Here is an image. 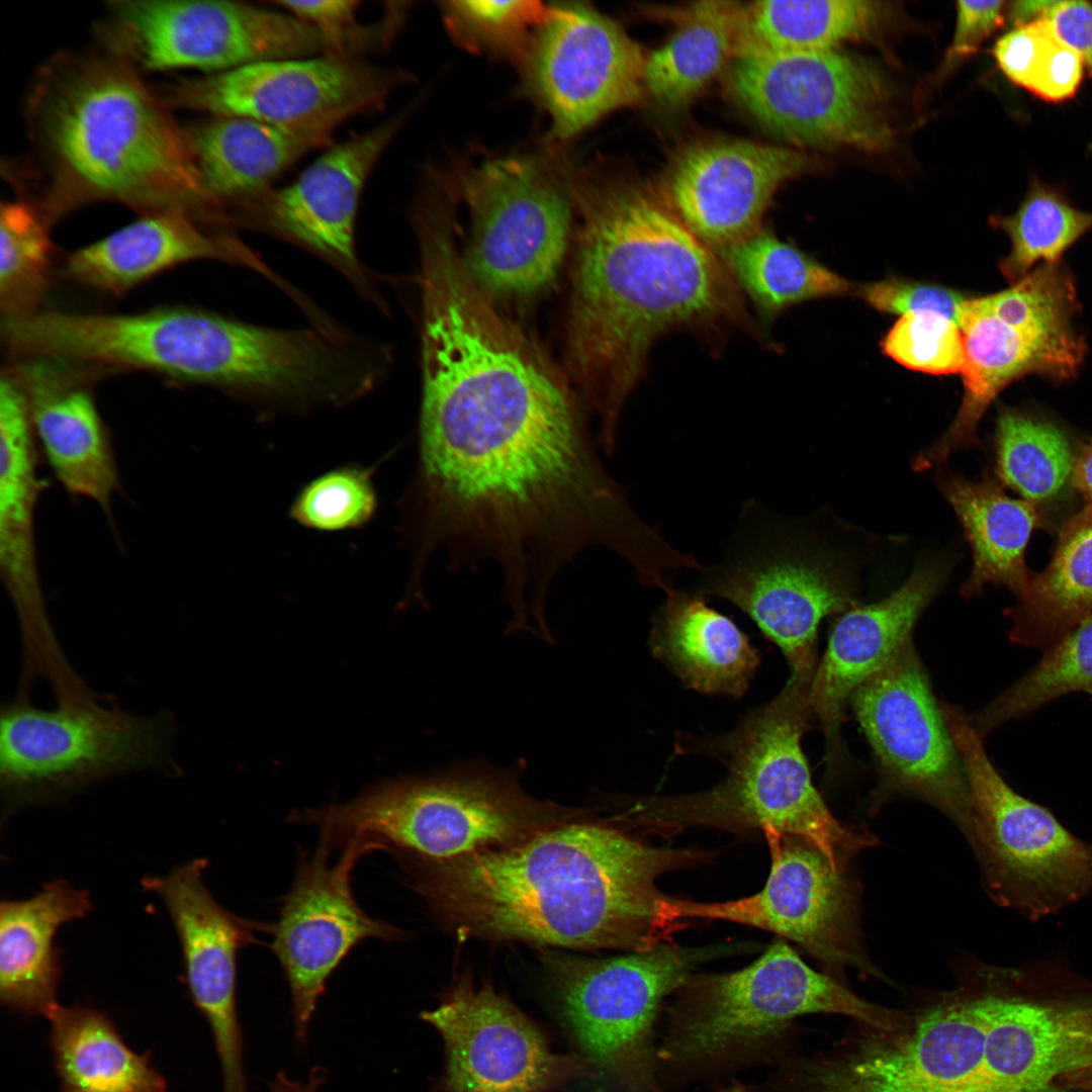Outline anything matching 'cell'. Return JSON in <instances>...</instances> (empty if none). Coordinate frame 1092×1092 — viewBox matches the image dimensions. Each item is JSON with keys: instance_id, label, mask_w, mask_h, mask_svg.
<instances>
[{"instance_id": "cell-1", "label": "cell", "mask_w": 1092, "mask_h": 1092, "mask_svg": "<svg viewBox=\"0 0 1092 1092\" xmlns=\"http://www.w3.org/2000/svg\"><path fill=\"white\" fill-rule=\"evenodd\" d=\"M580 224L567 328V365L598 441L613 454L624 404L655 342L677 329L754 333L722 258L671 208L632 186L567 181Z\"/></svg>"}, {"instance_id": "cell-2", "label": "cell", "mask_w": 1092, "mask_h": 1092, "mask_svg": "<svg viewBox=\"0 0 1092 1092\" xmlns=\"http://www.w3.org/2000/svg\"><path fill=\"white\" fill-rule=\"evenodd\" d=\"M703 853L597 823H558L507 846L429 862L418 887L460 938L641 951L685 924L656 882Z\"/></svg>"}, {"instance_id": "cell-3", "label": "cell", "mask_w": 1092, "mask_h": 1092, "mask_svg": "<svg viewBox=\"0 0 1092 1092\" xmlns=\"http://www.w3.org/2000/svg\"><path fill=\"white\" fill-rule=\"evenodd\" d=\"M167 105L113 51L50 64L29 106L49 176L39 206L49 222L86 203L112 201L210 225L186 129Z\"/></svg>"}, {"instance_id": "cell-4", "label": "cell", "mask_w": 1092, "mask_h": 1092, "mask_svg": "<svg viewBox=\"0 0 1092 1092\" xmlns=\"http://www.w3.org/2000/svg\"><path fill=\"white\" fill-rule=\"evenodd\" d=\"M674 995L657 1046L662 1092L776 1067L795 1054V1021L803 1015H844L880 1032L904 1020L814 971L781 939L741 970L692 974Z\"/></svg>"}, {"instance_id": "cell-5", "label": "cell", "mask_w": 1092, "mask_h": 1092, "mask_svg": "<svg viewBox=\"0 0 1092 1092\" xmlns=\"http://www.w3.org/2000/svg\"><path fill=\"white\" fill-rule=\"evenodd\" d=\"M809 692V685L791 677L769 703L715 740L710 751L727 767L720 784L704 792L639 800L625 819L665 832L705 826L793 835L814 845L842 873L851 855L875 841L836 820L813 786L801 746L813 715Z\"/></svg>"}, {"instance_id": "cell-6", "label": "cell", "mask_w": 1092, "mask_h": 1092, "mask_svg": "<svg viewBox=\"0 0 1092 1092\" xmlns=\"http://www.w3.org/2000/svg\"><path fill=\"white\" fill-rule=\"evenodd\" d=\"M560 812L528 797L509 775L466 765L387 780L289 819L316 825L332 850L358 841L440 862L524 840L559 821Z\"/></svg>"}, {"instance_id": "cell-7", "label": "cell", "mask_w": 1092, "mask_h": 1092, "mask_svg": "<svg viewBox=\"0 0 1092 1092\" xmlns=\"http://www.w3.org/2000/svg\"><path fill=\"white\" fill-rule=\"evenodd\" d=\"M170 712L138 716L113 698L37 708L16 697L0 710L3 810L56 803L101 781L145 769L177 775Z\"/></svg>"}, {"instance_id": "cell-8", "label": "cell", "mask_w": 1092, "mask_h": 1092, "mask_svg": "<svg viewBox=\"0 0 1092 1092\" xmlns=\"http://www.w3.org/2000/svg\"><path fill=\"white\" fill-rule=\"evenodd\" d=\"M720 948L664 943L604 960L556 964L561 1021L602 1092H662L656 1026L663 1003Z\"/></svg>"}, {"instance_id": "cell-9", "label": "cell", "mask_w": 1092, "mask_h": 1092, "mask_svg": "<svg viewBox=\"0 0 1092 1092\" xmlns=\"http://www.w3.org/2000/svg\"><path fill=\"white\" fill-rule=\"evenodd\" d=\"M791 526L762 504L747 502L720 558L697 571L693 592L747 614L780 647L791 677L810 685L820 622L846 611L853 599L843 572Z\"/></svg>"}, {"instance_id": "cell-10", "label": "cell", "mask_w": 1092, "mask_h": 1092, "mask_svg": "<svg viewBox=\"0 0 1092 1092\" xmlns=\"http://www.w3.org/2000/svg\"><path fill=\"white\" fill-rule=\"evenodd\" d=\"M940 709L966 776L971 833L998 898L1031 914L1076 900L1092 887V850L1045 808L1025 799L990 761L983 737L958 708Z\"/></svg>"}, {"instance_id": "cell-11", "label": "cell", "mask_w": 1092, "mask_h": 1092, "mask_svg": "<svg viewBox=\"0 0 1092 1092\" xmlns=\"http://www.w3.org/2000/svg\"><path fill=\"white\" fill-rule=\"evenodd\" d=\"M730 87L760 124L794 144L881 151L893 141L880 75L837 50L736 56Z\"/></svg>"}, {"instance_id": "cell-12", "label": "cell", "mask_w": 1092, "mask_h": 1092, "mask_svg": "<svg viewBox=\"0 0 1092 1092\" xmlns=\"http://www.w3.org/2000/svg\"><path fill=\"white\" fill-rule=\"evenodd\" d=\"M987 1026L985 996L944 1002L841 1061L793 1054L750 1092H978Z\"/></svg>"}, {"instance_id": "cell-13", "label": "cell", "mask_w": 1092, "mask_h": 1092, "mask_svg": "<svg viewBox=\"0 0 1092 1092\" xmlns=\"http://www.w3.org/2000/svg\"><path fill=\"white\" fill-rule=\"evenodd\" d=\"M108 10L112 51L151 71L215 74L325 51L317 32L292 14L244 2L118 0Z\"/></svg>"}, {"instance_id": "cell-14", "label": "cell", "mask_w": 1092, "mask_h": 1092, "mask_svg": "<svg viewBox=\"0 0 1092 1092\" xmlns=\"http://www.w3.org/2000/svg\"><path fill=\"white\" fill-rule=\"evenodd\" d=\"M403 79L354 58L261 61L170 85L163 100L211 116L243 117L331 138L342 122L379 109Z\"/></svg>"}, {"instance_id": "cell-15", "label": "cell", "mask_w": 1092, "mask_h": 1092, "mask_svg": "<svg viewBox=\"0 0 1092 1092\" xmlns=\"http://www.w3.org/2000/svg\"><path fill=\"white\" fill-rule=\"evenodd\" d=\"M472 217L466 266L482 291L526 295L555 277L567 248V187L538 161L487 162L464 180Z\"/></svg>"}, {"instance_id": "cell-16", "label": "cell", "mask_w": 1092, "mask_h": 1092, "mask_svg": "<svg viewBox=\"0 0 1092 1092\" xmlns=\"http://www.w3.org/2000/svg\"><path fill=\"white\" fill-rule=\"evenodd\" d=\"M420 1018L444 1046L438 1092H560L576 1080L595 1081L581 1056L556 1053L545 1031L489 983L457 979Z\"/></svg>"}, {"instance_id": "cell-17", "label": "cell", "mask_w": 1092, "mask_h": 1092, "mask_svg": "<svg viewBox=\"0 0 1092 1092\" xmlns=\"http://www.w3.org/2000/svg\"><path fill=\"white\" fill-rule=\"evenodd\" d=\"M39 450L23 389L11 373L0 383V575L14 608L21 642L18 691L30 694L46 680L55 697L76 693L83 677L64 652L53 627L40 579L35 513L44 488Z\"/></svg>"}, {"instance_id": "cell-18", "label": "cell", "mask_w": 1092, "mask_h": 1092, "mask_svg": "<svg viewBox=\"0 0 1092 1092\" xmlns=\"http://www.w3.org/2000/svg\"><path fill=\"white\" fill-rule=\"evenodd\" d=\"M402 120L395 116L332 147L291 184L271 187L233 208L228 228L267 234L312 253L385 311L384 298L358 256L355 228L365 182Z\"/></svg>"}, {"instance_id": "cell-19", "label": "cell", "mask_w": 1092, "mask_h": 1092, "mask_svg": "<svg viewBox=\"0 0 1092 1092\" xmlns=\"http://www.w3.org/2000/svg\"><path fill=\"white\" fill-rule=\"evenodd\" d=\"M331 850L321 839L311 856L300 857L279 919L270 931L271 948L289 986L292 1027L299 1046L306 1043L327 981L351 949L365 939L392 941L403 936L393 925L367 915L353 896L352 870L372 848L350 842L334 864L329 862Z\"/></svg>"}, {"instance_id": "cell-20", "label": "cell", "mask_w": 1092, "mask_h": 1092, "mask_svg": "<svg viewBox=\"0 0 1092 1092\" xmlns=\"http://www.w3.org/2000/svg\"><path fill=\"white\" fill-rule=\"evenodd\" d=\"M850 699L885 788L919 796L965 827L970 813L966 776L912 641Z\"/></svg>"}, {"instance_id": "cell-21", "label": "cell", "mask_w": 1092, "mask_h": 1092, "mask_svg": "<svg viewBox=\"0 0 1092 1092\" xmlns=\"http://www.w3.org/2000/svg\"><path fill=\"white\" fill-rule=\"evenodd\" d=\"M763 834L771 866L758 893L713 903L667 897V915L680 923L724 920L772 931L826 964L872 971L856 942L852 897L842 873L802 838Z\"/></svg>"}, {"instance_id": "cell-22", "label": "cell", "mask_w": 1092, "mask_h": 1092, "mask_svg": "<svg viewBox=\"0 0 1092 1092\" xmlns=\"http://www.w3.org/2000/svg\"><path fill=\"white\" fill-rule=\"evenodd\" d=\"M530 88L567 139L638 101L646 57L608 17L582 4L549 8L525 57Z\"/></svg>"}, {"instance_id": "cell-23", "label": "cell", "mask_w": 1092, "mask_h": 1092, "mask_svg": "<svg viewBox=\"0 0 1092 1092\" xmlns=\"http://www.w3.org/2000/svg\"><path fill=\"white\" fill-rule=\"evenodd\" d=\"M206 858H193L141 884L164 903L183 957L184 982L192 1003L206 1020L222 1081H245V1057L237 1002L239 950L257 942L256 932L271 924L246 920L220 905L206 888Z\"/></svg>"}, {"instance_id": "cell-24", "label": "cell", "mask_w": 1092, "mask_h": 1092, "mask_svg": "<svg viewBox=\"0 0 1092 1092\" xmlns=\"http://www.w3.org/2000/svg\"><path fill=\"white\" fill-rule=\"evenodd\" d=\"M805 154L742 140L688 148L668 178L670 208L718 255L760 231L779 187L809 170Z\"/></svg>"}, {"instance_id": "cell-25", "label": "cell", "mask_w": 1092, "mask_h": 1092, "mask_svg": "<svg viewBox=\"0 0 1092 1092\" xmlns=\"http://www.w3.org/2000/svg\"><path fill=\"white\" fill-rule=\"evenodd\" d=\"M960 328L965 348L963 402L944 434L917 455L916 471L939 465L956 450L979 446L977 428L983 415L1014 380L1039 374L1068 381L1082 365L1078 335L1046 314L1001 318L976 308L968 299Z\"/></svg>"}, {"instance_id": "cell-26", "label": "cell", "mask_w": 1092, "mask_h": 1092, "mask_svg": "<svg viewBox=\"0 0 1092 1092\" xmlns=\"http://www.w3.org/2000/svg\"><path fill=\"white\" fill-rule=\"evenodd\" d=\"M951 562L922 560L880 602L851 607L834 625L810 686V706L829 743L838 739L845 703L911 640L920 614L941 590Z\"/></svg>"}, {"instance_id": "cell-27", "label": "cell", "mask_w": 1092, "mask_h": 1092, "mask_svg": "<svg viewBox=\"0 0 1092 1092\" xmlns=\"http://www.w3.org/2000/svg\"><path fill=\"white\" fill-rule=\"evenodd\" d=\"M65 362L20 359L10 370L26 397L31 429L55 477L105 511L120 487L111 439L89 389Z\"/></svg>"}, {"instance_id": "cell-28", "label": "cell", "mask_w": 1092, "mask_h": 1092, "mask_svg": "<svg viewBox=\"0 0 1092 1092\" xmlns=\"http://www.w3.org/2000/svg\"><path fill=\"white\" fill-rule=\"evenodd\" d=\"M988 1026L978 1092H1054L1092 1067V1005L985 996Z\"/></svg>"}, {"instance_id": "cell-29", "label": "cell", "mask_w": 1092, "mask_h": 1092, "mask_svg": "<svg viewBox=\"0 0 1092 1092\" xmlns=\"http://www.w3.org/2000/svg\"><path fill=\"white\" fill-rule=\"evenodd\" d=\"M196 260L245 266L284 290L288 286L228 230L209 228L174 212L143 214L103 239L74 251L63 270L78 283L122 295L165 270Z\"/></svg>"}, {"instance_id": "cell-30", "label": "cell", "mask_w": 1092, "mask_h": 1092, "mask_svg": "<svg viewBox=\"0 0 1092 1092\" xmlns=\"http://www.w3.org/2000/svg\"><path fill=\"white\" fill-rule=\"evenodd\" d=\"M212 224L226 230L229 212L273 187V181L330 139L243 117L210 116L186 128Z\"/></svg>"}, {"instance_id": "cell-31", "label": "cell", "mask_w": 1092, "mask_h": 1092, "mask_svg": "<svg viewBox=\"0 0 1092 1092\" xmlns=\"http://www.w3.org/2000/svg\"><path fill=\"white\" fill-rule=\"evenodd\" d=\"M92 909L87 890L66 881L46 883L24 900L0 904V1001L24 1016H44L59 1004L62 977L55 945L59 928Z\"/></svg>"}, {"instance_id": "cell-32", "label": "cell", "mask_w": 1092, "mask_h": 1092, "mask_svg": "<svg viewBox=\"0 0 1092 1092\" xmlns=\"http://www.w3.org/2000/svg\"><path fill=\"white\" fill-rule=\"evenodd\" d=\"M652 620L649 645L690 688L742 696L759 663L748 637L705 597L671 586Z\"/></svg>"}, {"instance_id": "cell-33", "label": "cell", "mask_w": 1092, "mask_h": 1092, "mask_svg": "<svg viewBox=\"0 0 1092 1092\" xmlns=\"http://www.w3.org/2000/svg\"><path fill=\"white\" fill-rule=\"evenodd\" d=\"M938 485L972 550L973 567L961 594L970 598L993 583L1022 595L1031 576L1025 564L1026 547L1033 530L1042 525L1038 509L1008 496L989 474L970 480L943 471Z\"/></svg>"}, {"instance_id": "cell-34", "label": "cell", "mask_w": 1092, "mask_h": 1092, "mask_svg": "<svg viewBox=\"0 0 1092 1092\" xmlns=\"http://www.w3.org/2000/svg\"><path fill=\"white\" fill-rule=\"evenodd\" d=\"M47 1018L60 1092H168L151 1053L132 1051L106 1013L58 1004Z\"/></svg>"}, {"instance_id": "cell-35", "label": "cell", "mask_w": 1092, "mask_h": 1092, "mask_svg": "<svg viewBox=\"0 0 1092 1092\" xmlns=\"http://www.w3.org/2000/svg\"><path fill=\"white\" fill-rule=\"evenodd\" d=\"M1006 612L1010 640L1046 650L1092 616V504L1066 519L1050 564Z\"/></svg>"}, {"instance_id": "cell-36", "label": "cell", "mask_w": 1092, "mask_h": 1092, "mask_svg": "<svg viewBox=\"0 0 1092 1092\" xmlns=\"http://www.w3.org/2000/svg\"><path fill=\"white\" fill-rule=\"evenodd\" d=\"M884 11L862 0L756 1L741 8L736 56L833 51L874 32Z\"/></svg>"}, {"instance_id": "cell-37", "label": "cell", "mask_w": 1092, "mask_h": 1092, "mask_svg": "<svg viewBox=\"0 0 1092 1092\" xmlns=\"http://www.w3.org/2000/svg\"><path fill=\"white\" fill-rule=\"evenodd\" d=\"M741 8L710 1L686 12L672 36L646 57L644 86L655 100L669 107L687 103L736 57Z\"/></svg>"}, {"instance_id": "cell-38", "label": "cell", "mask_w": 1092, "mask_h": 1092, "mask_svg": "<svg viewBox=\"0 0 1092 1092\" xmlns=\"http://www.w3.org/2000/svg\"><path fill=\"white\" fill-rule=\"evenodd\" d=\"M996 473L1002 483L1043 510L1072 495L1077 451L1072 437L1041 415L1001 407L994 438Z\"/></svg>"}, {"instance_id": "cell-39", "label": "cell", "mask_w": 1092, "mask_h": 1092, "mask_svg": "<svg viewBox=\"0 0 1092 1092\" xmlns=\"http://www.w3.org/2000/svg\"><path fill=\"white\" fill-rule=\"evenodd\" d=\"M719 256L765 321L796 303L851 288L847 280L763 230Z\"/></svg>"}, {"instance_id": "cell-40", "label": "cell", "mask_w": 1092, "mask_h": 1092, "mask_svg": "<svg viewBox=\"0 0 1092 1092\" xmlns=\"http://www.w3.org/2000/svg\"><path fill=\"white\" fill-rule=\"evenodd\" d=\"M1072 693H1086L1092 699V616L1044 650L1037 664L971 722L983 737L1003 723Z\"/></svg>"}, {"instance_id": "cell-41", "label": "cell", "mask_w": 1092, "mask_h": 1092, "mask_svg": "<svg viewBox=\"0 0 1092 1092\" xmlns=\"http://www.w3.org/2000/svg\"><path fill=\"white\" fill-rule=\"evenodd\" d=\"M49 221L24 200L3 202L0 211V307L2 322L40 311L50 284L53 246Z\"/></svg>"}, {"instance_id": "cell-42", "label": "cell", "mask_w": 1092, "mask_h": 1092, "mask_svg": "<svg viewBox=\"0 0 1092 1092\" xmlns=\"http://www.w3.org/2000/svg\"><path fill=\"white\" fill-rule=\"evenodd\" d=\"M993 220L1011 241V251L1000 268L1012 283L1036 263L1060 262L1062 255L1092 229V212L1074 207L1057 189L1036 179L1013 214Z\"/></svg>"}, {"instance_id": "cell-43", "label": "cell", "mask_w": 1092, "mask_h": 1092, "mask_svg": "<svg viewBox=\"0 0 1092 1092\" xmlns=\"http://www.w3.org/2000/svg\"><path fill=\"white\" fill-rule=\"evenodd\" d=\"M993 55L1010 81L1048 101L1073 97L1083 77L1080 56L1046 18L1002 35Z\"/></svg>"}, {"instance_id": "cell-44", "label": "cell", "mask_w": 1092, "mask_h": 1092, "mask_svg": "<svg viewBox=\"0 0 1092 1092\" xmlns=\"http://www.w3.org/2000/svg\"><path fill=\"white\" fill-rule=\"evenodd\" d=\"M375 467L345 464L303 484L289 507L297 525L324 533L365 527L378 510Z\"/></svg>"}, {"instance_id": "cell-45", "label": "cell", "mask_w": 1092, "mask_h": 1092, "mask_svg": "<svg viewBox=\"0 0 1092 1092\" xmlns=\"http://www.w3.org/2000/svg\"><path fill=\"white\" fill-rule=\"evenodd\" d=\"M445 23L462 47L525 60L534 33L549 8L539 1L443 2Z\"/></svg>"}, {"instance_id": "cell-46", "label": "cell", "mask_w": 1092, "mask_h": 1092, "mask_svg": "<svg viewBox=\"0 0 1092 1092\" xmlns=\"http://www.w3.org/2000/svg\"><path fill=\"white\" fill-rule=\"evenodd\" d=\"M883 352L899 364L930 374L961 373L965 363L961 328L933 312L902 315L882 342Z\"/></svg>"}, {"instance_id": "cell-47", "label": "cell", "mask_w": 1092, "mask_h": 1092, "mask_svg": "<svg viewBox=\"0 0 1092 1092\" xmlns=\"http://www.w3.org/2000/svg\"><path fill=\"white\" fill-rule=\"evenodd\" d=\"M311 26L324 43V55L354 58L374 42L375 32L357 21L359 1H274Z\"/></svg>"}, {"instance_id": "cell-48", "label": "cell", "mask_w": 1092, "mask_h": 1092, "mask_svg": "<svg viewBox=\"0 0 1092 1092\" xmlns=\"http://www.w3.org/2000/svg\"><path fill=\"white\" fill-rule=\"evenodd\" d=\"M859 296L876 309L895 314L933 312L959 327L968 300L956 290L920 282L889 278L863 285Z\"/></svg>"}, {"instance_id": "cell-49", "label": "cell", "mask_w": 1092, "mask_h": 1092, "mask_svg": "<svg viewBox=\"0 0 1092 1092\" xmlns=\"http://www.w3.org/2000/svg\"><path fill=\"white\" fill-rule=\"evenodd\" d=\"M1005 2L958 1L953 37L946 54L945 64L950 66L975 54L984 40L1004 20Z\"/></svg>"}, {"instance_id": "cell-50", "label": "cell", "mask_w": 1092, "mask_h": 1092, "mask_svg": "<svg viewBox=\"0 0 1092 1092\" xmlns=\"http://www.w3.org/2000/svg\"><path fill=\"white\" fill-rule=\"evenodd\" d=\"M1046 19L1057 34L1077 52L1092 78V4L1086 1H1056Z\"/></svg>"}, {"instance_id": "cell-51", "label": "cell", "mask_w": 1092, "mask_h": 1092, "mask_svg": "<svg viewBox=\"0 0 1092 1092\" xmlns=\"http://www.w3.org/2000/svg\"><path fill=\"white\" fill-rule=\"evenodd\" d=\"M326 1079L327 1072L323 1067H313L305 1080H297L285 1072H279L268 1088L269 1092H320Z\"/></svg>"}, {"instance_id": "cell-52", "label": "cell", "mask_w": 1092, "mask_h": 1092, "mask_svg": "<svg viewBox=\"0 0 1092 1092\" xmlns=\"http://www.w3.org/2000/svg\"><path fill=\"white\" fill-rule=\"evenodd\" d=\"M1073 487L1092 504V438L1078 448L1073 471Z\"/></svg>"}, {"instance_id": "cell-53", "label": "cell", "mask_w": 1092, "mask_h": 1092, "mask_svg": "<svg viewBox=\"0 0 1092 1092\" xmlns=\"http://www.w3.org/2000/svg\"><path fill=\"white\" fill-rule=\"evenodd\" d=\"M1056 1H1013L1008 8V16L1014 28L1046 18Z\"/></svg>"}, {"instance_id": "cell-54", "label": "cell", "mask_w": 1092, "mask_h": 1092, "mask_svg": "<svg viewBox=\"0 0 1092 1092\" xmlns=\"http://www.w3.org/2000/svg\"><path fill=\"white\" fill-rule=\"evenodd\" d=\"M1061 1083L1074 1089L1092 1090V1067L1064 1077Z\"/></svg>"}, {"instance_id": "cell-55", "label": "cell", "mask_w": 1092, "mask_h": 1092, "mask_svg": "<svg viewBox=\"0 0 1092 1092\" xmlns=\"http://www.w3.org/2000/svg\"><path fill=\"white\" fill-rule=\"evenodd\" d=\"M712 1092H749L748 1085L739 1082L736 1079L731 1080V1084L727 1087H717Z\"/></svg>"}]
</instances>
